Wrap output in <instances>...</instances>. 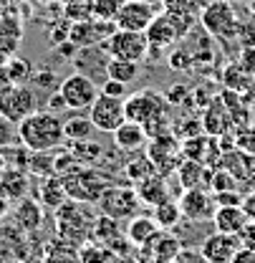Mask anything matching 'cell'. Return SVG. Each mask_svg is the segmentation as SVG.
<instances>
[{"label": "cell", "instance_id": "obj_27", "mask_svg": "<svg viewBox=\"0 0 255 263\" xmlns=\"http://www.w3.org/2000/svg\"><path fill=\"white\" fill-rule=\"evenodd\" d=\"M127 233L122 228V220H116V218H109V215H99L94 218V228H91V240L96 243H104V246H111L114 240H119V238H124Z\"/></svg>", "mask_w": 255, "mask_h": 263}, {"label": "cell", "instance_id": "obj_10", "mask_svg": "<svg viewBox=\"0 0 255 263\" xmlns=\"http://www.w3.org/2000/svg\"><path fill=\"white\" fill-rule=\"evenodd\" d=\"M147 157L152 160L157 175L167 177L169 172H177L180 162L185 160L182 157V142H177V137L172 132H164L157 137H149V144H147Z\"/></svg>", "mask_w": 255, "mask_h": 263}, {"label": "cell", "instance_id": "obj_34", "mask_svg": "<svg viewBox=\"0 0 255 263\" xmlns=\"http://www.w3.org/2000/svg\"><path fill=\"white\" fill-rule=\"evenodd\" d=\"M205 167H207V164L197 162V160H182V162H180L177 177H180V182H182V190H192V187H200V185H202V180H205V175H207Z\"/></svg>", "mask_w": 255, "mask_h": 263}, {"label": "cell", "instance_id": "obj_45", "mask_svg": "<svg viewBox=\"0 0 255 263\" xmlns=\"http://www.w3.org/2000/svg\"><path fill=\"white\" fill-rule=\"evenodd\" d=\"M101 94H106V97H116V99H127V84H122V81H114V79H106L101 86Z\"/></svg>", "mask_w": 255, "mask_h": 263}, {"label": "cell", "instance_id": "obj_30", "mask_svg": "<svg viewBox=\"0 0 255 263\" xmlns=\"http://www.w3.org/2000/svg\"><path fill=\"white\" fill-rule=\"evenodd\" d=\"M81 248L68 243L64 238H56L46 246L43 251V263H81Z\"/></svg>", "mask_w": 255, "mask_h": 263}, {"label": "cell", "instance_id": "obj_52", "mask_svg": "<svg viewBox=\"0 0 255 263\" xmlns=\"http://www.w3.org/2000/svg\"><path fill=\"white\" fill-rule=\"evenodd\" d=\"M243 210L248 213V218H250V220H255V190L243 197Z\"/></svg>", "mask_w": 255, "mask_h": 263}, {"label": "cell", "instance_id": "obj_20", "mask_svg": "<svg viewBox=\"0 0 255 263\" xmlns=\"http://www.w3.org/2000/svg\"><path fill=\"white\" fill-rule=\"evenodd\" d=\"M23 41V23L15 15H3L0 18V59L8 61L13 56H18Z\"/></svg>", "mask_w": 255, "mask_h": 263}, {"label": "cell", "instance_id": "obj_28", "mask_svg": "<svg viewBox=\"0 0 255 263\" xmlns=\"http://www.w3.org/2000/svg\"><path fill=\"white\" fill-rule=\"evenodd\" d=\"M66 200H68V193L64 187V180L58 175H51V177H43V185H41V193H38V202L43 208H61Z\"/></svg>", "mask_w": 255, "mask_h": 263}, {"label": "cell", "instance_id": "obj_21", "mask_svg": "<svg viewBox=\"0 0 255 263\" xmlns=\"http://www.w3.org/2000/svg\"><path fill=\"white\" fill-rule=\"evenodd\" d=\"M212 223H215V230H220V233L240 235L243 228L250 223V218H248V213L243 210V205H218Z\"/></svg>", "mask_w": 255, "mask_h": 263}, {"label": "cell", "instance_id": "obj_17", "mask_svg": "<svg viewBox=\"0 0 255 263\" xmlns=\"http://www.w3.org/2000/svg\"><path fill=\"white\" fill-rule=\"evenodd\" d=\"M240 248H243V243H240L238 235L215 230L212 235H207V238L202 240L200 253H202V258L207 263H230Z\"/></svg>", "mask_w": 255, "mask_h": 263}, {"label": "cell", "instance_id": "obj_22", "mask_svg": "<svg viewBox=\"0 0 255 263\" xmlns=\"http://www.w3.org/2000/svg\"><path fill=\"white\" fill-rule=\"evenodd\" d=\"M127 233L129 243L134 246V248H144L147 243H152L157 235L162 233V228L157 226V220L152 218V215H134L131 220H127Z\"/></svg>", "mask_w": 255, "mask_h": 263}, {"label": "cell", "instance_id": "obj_55", "mask_svg": "<svg viewBox=\"0 0 255 263\" xmlns=\"http://www.w3.org/2000/svg\"><path fill=\"white\" fill-rule=\"evenodd\" d=\"M230 3H250V0H230Z\"/></svg>", "mask_w": 255, "mask_h": 263}, {"label": "cell", "instance_id": "obj_31", "mask_svg": "<svg viewBox=\"0 0 255 263\" xmlns=\"http://www.w3.org/2000/svg\"><path fill=\"white\" fill-rule=\"evenodd\" d=\"M152 218L157 220V226H160L162 230L177 228V226L182 223V208H180V200H172V197L162 200L160 205L152 208Z\"/></svg>", "mask_w": 255, "mask_h": 263}, {"label": "cell", "instance_id": "obj_35", "mask_svg": "<svg viewBox=\"0 0 255 263\" xmlns=\"http://www.w3.org/2000/svg\"><path fill=\"white\" fill-rule=\"evenodd\" d=\"M3 68H5V73L10 76V81L13 84H28L33 79V73H35V68L28 59H21V56H13V59H8V61H3Z\"/></svg>", "mask_w": 255, "mask_h": 263}, {"label": "cell", "instance_id": "obj_18", "mask_svg": "<svg viewBox=\"0 0 255 263\" xmlns=\"http://www.w3.org/2000/svg\"><path fill=\"white\" fill-rule=\"evenodd\" d=\"M180 251H182L180 238L169 235V230H162L152 243H147L144 248H139V258H142V263H149V261L174 263V258L180 256Z\"/></svg>", "mask_w": 255, "mask_h": 263}, {"label": "cell", "instance_id": "obj_8", "mask_svg": "<svg viewBox=\"0 0 255 263\" xmlns=\"http://www.w3.org/2000/svg\"><path fill=\"white\" fill-rule=\"evenodd\" d=\"M64 180V187L71 200H79V202H99V197L104 195V190L111 185V180H106L101 172H96L91 167H81L71 175L61 177Z\"/></svg>", "mask_w": 255, "mask_h": 263}, {"label": "cell", "instance_id": "obj_26", "mask_svg": "<svg viewBox=\"0 0 255 263\" xmlns=\"http://www.w3.org/2000/svg\"><path fill=\"white\" fill-rule=\"evenodd\" d=\"M223 84H225V89L238 91V94H243V97H245L248 91H253L255 89V76L250 73V71H245L238 61H232L230 66H225Z\"/></svg>", "mask_w": 255, "mask_h": 263}, {"label": "cell", "instance_id": "obj_5", "mask_svg": "<svg viewBox=\"0 0 255 263\" xmlns=\"http://www.w3.org/2000/svg\"><path fill=\"white\" fill-rule=\"evenodd\" d=\"M56 213V235L64 238L73 246H84L91 240V228H94V218L86 213V208L79 200H66L61 208L53 210Z\"/></svg>", "mask_w": 255, "mask_h": 263}, {"label": "cell", "instance_id": "obj_43", "mask_svg": "<svg viewBox=\"0 0 255 263\" xmlns=\"http://www.w3.org/2000/svg\"><path fill=\"white\" fill-rule=\"evenodd\" d=\"M122 5H124V0H94V18L114 23V18L122 10Z\"/></svg>", "mask_w": 255, "mask_h": 263}, {"label": "cell", "instance_id": "obj_58", "mask_svg": "<svg viewBox=\"0 0 255 263\" xmlns=\"http://www.w3.org/2000/svg\"><path fill=\"white\" fill-rule=\"evenodd\" d=\"M0 18H3V10H0Z\"/></svg>", "mask_w": 255, "mask_h": 263}, {"label": "cell", "instance_id": "obj_19", "mask_svg": "<svg viewBox=\"0 0 255 263\" xmlns=\"http://www.w3.org/2000/svg\"><path fill=\"white\" fill-rule=\"evenodd\" d=\"M114 144H116V149H122V152L136 155V152L147 149V144H149V132L144 129L142 124L127 119L119 129L114 132Z\"/></svg>", "mask_w": 255, "mask_h": 263}, {"label": "cell", "instance_id": "obj_56", "mask_svg": "<svg viewBox=\"0 0 255 263\" xmlns=\"http://www.w3.org/2000/svg\"><path fill=\"white\" fill-rule=\"evenodd\" d=\"M43 3H58V0H43Z\"/></svg>", "mask_w": 255, "mask_h": 263}, {"label": "cell", "instance_id": "obj_46", "mask_svg": "<svg viewBox=\"0 0 255 263\" xmlns=\"http://www.w3.org/2000/svg\"><path fill=\"white\" fill-rule=\"evenodd\" d=\"M238 64L243 66L245 71H250V73L255 76V46L240 48V53H238Z\"/></svg>", "mask_w": 255, "mask_h": 263}, {"label": "cell", "instance_id": "obj_53", "mask_svg": "<svg viewBox=\"0 0 255 263\" xmlns=\"http://www.w3.org/2000/svg\"><path fill=\"white\" fill-rule=\"evenodd\" d=\"M10 86H15V84L10 81V76H8V73H5V68L0 66V94H3V91H8Z\"/></svg>", "mask_w": 255, "mask_h": 263}, {"label": "cell", "instance_id": "obj_33", "mask_svg": "<svg viewBox=\"0 0 255 263\" xmlns=\"http://www.w3.org/2000/svg\"><path fill=\"white\" fill-rule=\"evenodd\" d=\"M79 253H81V263H124V256H119L114 248L96 240L84 243Z\"/></svg>", "mask_w": 255, "mask_h": 263}, {"label": "cell", "instance_id": "obj_37", "mask_svg": "<svg viewBox=\"0 0 255 263\" xmlns=\"http://www.w3.org/2000/svg\"><path fill=\"white\" fill-rule=\"evenodd\" d=\"M124 172H127L129 182H142L144 177H149V175H154L157 170H154V164H152V160L147 157V155H139V157H134L131 162H127V167H124Z\"/></svg>", "mask_w": 255, "mask_h": 263}, {"label": "cell", "instance_id": "obj_12", "mask_svg": "<svg viewBox=\"0 0 255 263\" xmlns=\"http://www.w3.org/2000/svg\"><path fill=\"white\" fill-rule=\"evenodd\" d=\"M127 99H116V97H106L99 94L91 109H89V119L94 122L96 132H106L114 134L124 122H127Z\"/></svg>", "mask_w": 255, "mask_h": 263}, {"label": "cell", "instance_id": "obj_15", "mask_svg": "<svg viewBox=\"0 0 255 263\" xmlns=\"http://www.w3.org/2000/svg\"><path fill=\"white\" fill-rule=\"evenodd\" d=\"M180 208H182V218L190 220V223H205V220H212L215 218V210H218V202L210 193H205L202 187H192L185 190L180 195Z\"/></svg>", "mask_w": 255, "mask_h": 263}, {"label": "cell", "instance_id": "obj_6", "mask_svg": "<svg viewBox=\"0 0 255 263\" xmlns=\"http://www.w3.org/2000/svg\"><path fill=\"white\" fill-rule=\"evenodd\" d=\"M99 210L109 218H116V220H131L134 215H139L142 210V200L136 187L131 185H109L104 190V195L99 197Z\"/></svg>", "mask_w": 255, "mask_h": 263}, {"label": "cell", "instance_id": "obj_25", "mask_svg": "<svg viewBox=\"0 0 255 263\" xmlns=\"http://www.w3.org/2000/svg\"><path fill=\"white\" fill-rule=\"evenodd\" d=\"M136 187V193H139V200L144 202V205H149V208H154V205H160L162 200H167L169 197V190H167V182H164V177L162 175H149V177H144L142 182H136L134 185Z\"/></svg>", "mask_w": 255, "mask_h": 263}, {"label": "cell", "instance_id": "obj_44", "mask_svg": "<svg viewBox=\"0 0 255 263\" xmlns=\"http://www.w3.org/2000/svg\"><path fill=\"white\" fill-rule=\"evenodd\" d=\"M13 144H18V124L0 114V152Z\"/></svg>", "mask_w": 255, "mask_h": 263}, {"label": "cell", "instance_id": "obj_36", "mask_svg": "<svg viewBox=\"0 0 255 263\" xmlns=\"http://www.w3.org/2000/svg\"><path fill=\"white\" fill-rule=\"evenodd\" d=\"M28 172L38 175V177H51V175H56V155H53V152H31Z\"/></svg>", "mask_w": 255, "mask_h": 263}, {"label": "cell", "instance_id": "obj_57", "mask_svg": "<svg viewBox=\"0 0 255 263\" xmlns=\"http://www.w3.org/2000/svg\"><path fill=\"white\" fill-rule=\"evenodd\" d=\"M147 3H162V0H147Z\"/></svg>", "mask_w": 255, "mask_h": 263}, {"label": "cell", "instance_id": "obj_59", "mask_svg": "<svg viewBox=\"0 0 255 263\" xmlns=\"http://www.w3.org/2000/svg\"><path fill=\"white\" fill-rule=\"evenodd\" d=\"M0 66H3V59H0Z\"/></svg>", "mask_w": 255, "mask_h": 263}, {"label": "cell", "instance_id": "obj_47", "mask_svg": "<svg viewBox=\"0 0 255 263\" xmlns=\"http://www.w3.org/2000/svg\"><path fill=\"white\" fill-rule=\"evenodd\" d=\"M192 97H194V94H192L190 89H185V86H174V89L167 94V101L174 106V104H187V101H192Z\"/></svg>", "mask_w": 255, "mask_h": 263}, {"label": "cell", "instance_id": "obj_7", "mask_svg": "<svg viewBox=\"0 0 255 263\" xmlns=\"http://www.w3.org/2000/svg\"><path fill=\"white\" fill-rule=\"evenodd\" d=\"M101 48L111 56V59H119V61H131V64H142L147 56H149V41H147V33L139 31H116L111 33Z\"/></svg>", "mask_w": 255, "mask_h": 263}, {"label": "cell", "instance_id": "obj_29", "mask_svg": "<svg viewBox=\"0 0 255 263\" xmlns=\"http://www.w3.org/2000/svg\"><path fill=\"white\" fill-rule=\"evenodd\" d=\"M13 218H15V223H18V228H21V230H28V233H33V230L43 223V210H41V202H35V200H31V197L18 200V208H15Z\"/></svg>", "mask_w": 255, "mask_h": 263}, {"label": "cell", "instance_id": "obj_50", "mask_svg": "<svg viewBox=\"0 0 255 263\" xmlns=\"http://www.w3.org/2000/svg\"><path fill=\"white\" fill-rule=\"evenodd\" d=\"M174 263H207L205 258H202V253L200 251H180V256L174 258Z\"/></svg>", "mask_w": 255, "mask_h": 263}, {"label": "cell", "instance_id": "obj_51", "mask_svg": "<svg viewBox=\"0 0 255 263\" xmlns=\"http://www.w3.org/2000/svg\"><path fill=\"white\" fill-rule=\"evenodd\" d=\"M230 263H255V251H250V248H240Z\"/></svg>", "mask_w": 255, "mask_h": 263}, {"label": "cell", "instance_id": "obj_42", "mask_svg": "<svg viewBox=\"0 0 255 263\" xmlns=\"http://www.w3.org/2000/svg\"><path fill=\"white\" fill-rule=\"evenodd\" d=\"M31 81L33 89H46V91H58V86H61V79L51 68H35Z\"/></svg>", "mask_w": 255, "mask_h": 263}, {"label": "cell", "instance_id": "obj_3", "mask_svg": "<svg viewBox=\"0 0 255 263\" xmlns=\"http://www.w3.org/2000/svg\"><path fill=\"white\" fill-rule=\"evenodd\" d=\"M200 28H205V33L218 43H230L238 41L240 15L230 0H210L200 13Z\"/></svg>", "mask_w": 255, "mask_h": 263}, {"label": "cell", "instance_id": "obj_41", "mask_svg": "<svg viewBox=\"0 0 255 263\" xmlns=\"http://www.w3.org/2000/svg\"><path fill=\"white\" fill-rule=\"evenodd\" d=\"M210 187L212 193H227V190H238V177L227 170V167H220V170H212L210 172Z\"/></svg>", "mask_w": 255, "mask_h": 263}, {"label": "cell", "instance_id": "obj_9", "mask_svg": "<svg viewBox=\"0 0 255 263\" xmlns=\"http://www.w3.org/2000/svg\"><path fill=\"white\" fill-rule=\"evenodd\" d=\"M58 94L64 97L66 109H71V111H89L91 104H94L96 99H99V94H101V89H99V84L91 81L89 76L73 71V73H68L66 79H61Z\"/></svg>", "mask_w": 255, "mask_h": 263}, {"label": "cell", "instance_id": "obj_24", "mask_svg": "<svg viewBox=\"0 0 255 263\" xmlns=\"http://www.w3.org/2000/svg\"><path fill=\"white\" fill-rule=\"evenodd\" d=\"M28 193V177H26V170H15V167H8L0 172V197L3 200H23Z\"/></svg>", "mask_w": 255, "mask_h": 263}, {"label": "cell", "instance_id": "obj_4", "mask_svg": "<svg viewBox=\"0 0 255 263\" xmlns=\"http://www.w3.org/2000/svg\"><path fill=\"white\" fill-rule=\"evenodd\" d=\"M194 21L190 15H180V13H169V10H162L157 13V18L149 23L147 28V41H149V51H169V46H177L182 43L190 31L194 28Z\"/></svg>", "mask_w": 255, "mask_h": 263}, {"label": "cell", "instance_id": "obj_13", "mask_svg": "<svg viewBox=\"0 0 255 263\" xmlns=\"http://www.w3.org/2000/svg\"><path fill=\"white\" fill-rule=\"evenodd\" d=\"M157 3H147V0H124L122 10L114 18V26L122 31H139L147 33L149 23L157 18Z\"/></svg>", "mask_w": 255, "mask_h": 263}, {"label": "cell", "instance_id": "obj_48", "mask_svg": "<svg viewBox=\"0 0 255 263\" xmlns=\"http://www.w3.org/2000/svg\"><path fill=\"white\" fill-rule=\"evenodd\" d=\"M218 205H243V195L238 190H227V193H212Z\"/></svg>", "mask_w": 255, "mask_h": 263}, {"label": "cell", "instance_id": "obj_40", "mask_svg": "<svg viewBox=\"0 0 255 263\" xmlns=\"http://www.w3.org/2000/svg\"><path fill=\"white\" fill-rule=\"evenodd\" d=\"M167 64H169V68H174V71H190L192 66H194L192 51L185 43L172 46V51H167Z\"/></svg>", "mask_w": 255, "mask_h": 263}, {"label": "cell", "instance_id": "obj_23", "mask_svg": "<svg viewBox=\"0 0 255 263\" xmlns=\"http://www.w3.org/2000/svg\"><path fill=\"white\" fill-rule=\"evenodd\" d=\"M227 122H232V114L223 104V97H215L210 101V106L205 109V114H202V129L210 137H225V132L230 129Z\"/></svg>", "mask_w": 255, "mask_h": 263}, {"label": "cell", "instance_id": "obj_16", "mask_svg": "<svg viewBox=\"0 0 255 263\" xmlns=\"http://www.w3.org/2000/svg\"><path fill=\"white\" fill-rule=\"evenodd\" d=\"M109 61L111 56L101 48V46H91V48H79V53L73 56V66L79 73L89 76L99 86L109 79Z\"/></svg>", "mask_w": 255, "mask_h": 263}, {"label": "cell", "instance_id": "obj_54", "mask_svg": "<svg viewBox=\"0 0 255 263\" xmlns=\"http://www.w3.org/2000/svg\"><path fill=\"white\" fill-rule=\"evenodd\" d=\"M248 8H250V15L255 18V0H250V3H248Z\"/></svg>", "mask_w": 255, "mask_h": 263}, {"label": "cell", "instance_id": "obj_39", "mask_svg": "<svg viewBox=\"0 0 255 263\" xmlns=\"http://www.w3.org/2000/svg\"><path fill=\"white\" fill-rule=\"evenodd\" d=\"M66 21L79 23L94 18V0H66Z\"/></svg>", "mask_w": 255, "mask_h": 263}, {"label": "cell", "instance_id": "obj_32", "mask_svg": "<svg viewBox=\"0 0 255 263\" xmlns=\"http://www.w3.org/2000/svg\"><path fill=\"white\" fill-rule=\"evenodd\" d=\"M94 129V122L89 117H84L81 111H73L68 119H64L66 142H86V139H91Z\"/></svg>", "mask_w": 255, "mask_h": 263}, {"label": "cell", "instance_id": "obj_49", "mask_svg": "<svg viewBox=\"0 0 255 263\" xmlns=\"http://www.w3.org/2000/svg\"><path fill=\"white\" fill-rule=\"evenodd\" d=\"M238 238H240L243 248H250V251H255V220H250V223L243 228V233H240Z\"/></svg>", "mask_w": 255, "mask_h": 263}, {"label": "cell", "instance_id": "obj_11", "mask_svg": "<svg viewBox=\"0 0 255 263\" xmlns=\"http://www.w3.org/2000/svg\"><path fill=\"white\" fill-rule=\"evenodd\" d=\"M35 111H38V91L28 84H15L0 94V114L15 124H21Z\"/></svg>", "mask_w": 255, "mask_h": 263}, {"label": "cell", "instance_id": "obj_14", "mask_svg": "<svg viewBox=\"0 0 255 263\" xmlns=\"http://www.w3.org/2000/svg\"><path fill=\"white\" fill-rule=\"evenodd\" d=\"M114 31H116L114 23L99 21V18H89V21L71 23V28H68V41H71L76 48H91V46H101Z\"/></svg>", "mask_w": 255, "mask_h": 263}, {"label": "cell", "instance_id": "obj_2", "mask_svg": "<svg viewBox=\"0 0 255 263\" xmlns=\"http://www.w3.org/2000/svg\"><path fill=\"white\" fill-rule=\"evenodd\" d=\"M127 104V119L142 124L149 132V137H157L164 132H172V104L167 101V94H160L154 89H142L124 101Z\"/></svg>", "mask_w": 255, "mask_h": 263}, {"label": "cell", "instance_id": "obj_38", "mask_svg": "<svg viewBox=\"0 0 255 263\" xmlns=\"http://www.w3.org/2000/svg\"><path fill=\"white\" fill-rule=\"evenodd\" d=\"M139 76V64H131V61H119V59H111L109 61V79L114 81H122V84H131L134 79Z\"/></svg>", "mask_w": 255, "mask_h": 263}, {"label": "cell", "instance_id": "obj_1", "mask_svg": "<svg viewBox=\"0 0 255 263\" xmlns=\"http://www.w3.org/2000/svg\"><path fill=\"white\" fill-rule=\"evenodd\" d=\"M18 142L31 152H56L66 144L64 119L53 111H35L18 124Z\"/></svg>", "mask_w": 255, "mask_h": 263}]
</instances>
